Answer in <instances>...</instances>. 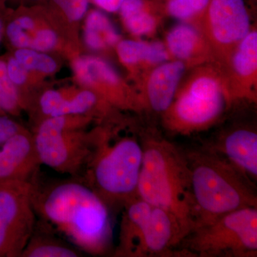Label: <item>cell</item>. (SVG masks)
I'll list each match as a JSON object with an SVG mask.
<instances>
[{
  "mask_svg": "<svg viewBox=\"0 0 257 257\" xmlns=\"http://www.w3.org/2000/svg\"><path fill=\"white\" fill-rule=\"evenodd\" d=\"M32 204L42 220L67 238L79 250L105 254L112 242L109 208L89 186L79 180L32 183Z\"/></svg>",
  "mask_w": 257,
  "mask_h": 257,
  "instance_id": "obj_1",
  "label": "cell"
},
{
  "mask_svg": "<svg viewBox=\"0 0 257 257\" xmlns=\"http://www.w3.org/2000/svg\"><path fill=\"white\" fill-rule=\"evenodd\" d=\"M141 142L143 163L137 195L174 214L189 235L197 226L198 214L186 154L161 137H146Z\"/></svg>",
  "mask_w": 257,
  "mask_h": 257,
  "instance_id": "obj_2",
  "label": "cell"
},
{
  "mask_svg": "<svg viewBox=\"0 0 257 257\" xmlns=\"http://www.w3.org/2000/svg\"><path fill=\"white\" fill-rule=\"evenodd\" d=\"M185 154L197 210L196 226L231 211L257 207L253 182L220 154L207 149Z\"/></svg>",
  "mask_w": 257,
  "mask_h": 257,
  "instance_id": "obj_3",
  "label": "cell"
},
{
  "mask_svg": "<svg viewBox=\"0 0 257 257\" xmlns=\"http://www.w3.org/2000/svg\"><path fill=\"white\" fill-rule=\"evenodd\" d=\"M232 100L222 68L217 62L203 64L179 86L175 99L164 112L167 128L189 135L217 122Z\"/></svg>",
  "mask_w": 257,
  "mask_h": 257,
  "instance_id": "obj_4",
  "label": "cell"
},
{
  "mask_svg": "<svg viewBox=\"0 0 257 257\" xmlns=\"http://www.w3.org/2000/svg\"><path fill=\"white\" fill-rule=\"evenodd\" d=\"M143 148L135 137L114 138L101 130L99 140L82 177L109 209L136 197Z\"/></svg>",
  "mask_w": 257,
  "mask_h": 257,
  "instance_id": "obj_5",
  "label": "cell"
},
{
  "mask_svg": "<svg viewBox=\"0 0 257 257\" xmlns=\"http://www.w3.org/2000/svg\"><path fill=\"white\" fill-rule=\"evenodd\" d=\"M89 118L83 115L52 116L42 120L33 134L42 165L79 179L99 140L101 130L82 131Z\"/></svg>",
  "mask_w": 257,
  "mask_h": 257,
  "instance_id": "obj_6",
  "label": "cell"
},
{
  "mask_svg": "<svg viewBox=\"0 0 257 257\" xmlns=\"http://www.w3.org/2000/svg\"><path fill=\"white\" fill-rule=\"evenodd\" d=\"M201 257H256L257 207L231 211L198 225L182 241Z\"/></svg>",
  "mask_w": 257,
  "mask_h": 257,
  "instance_id": "obj_7",
  "label": "cell"
},
{
  "mask_svg": "<svg viewBox=\"0 0 257 257\" xmlns=\"http://www.w3.org/2000/svg\"><path fill=\"white\" fill-rule=\"evenodd\" d=\"M32 184L0 186V257H20L37 223Z\"/></svg>",
  "mask_w": 257,
  "mask_h": 257,
  "instance_id": "obj_8",
  "label": "cell"
},
{
  "mask_svg": "<svg viewBox=\"0 0 257 257\" xmlns=\"http://www.w3.org/2000/svg\"><path fill=\"white\" fill-rule=\"evenodd\" d=\"M197 27L221 65L251 30L244 0H210Z\"/></svg>",
  "mask_w": 257,
  "mask_h": 257,
  "instance_id": "obj_9",
  "label": "cell"
},
{
  "mask_svg": "<svg viewBox=\"0 0 257 257\" xmlns=\"http://www.w3.org/2000/svg\"><path fill=\"white\" fill-rule=\"evenodd\" d=\"M76 78L84 85L95 88L108 104L126 109H141L136 92L123 85L119 74L109 62L95 56H81L73 62Z\"/></svg>",
  "mask_w": 257,
  "mask_h": 257,
  "instance_id": "obj_10",
  "label": "cell"
},
{
  "mask_svg": "<svg viewBox=\"0 0 257 257\" xmlns=\"http://www.w3.org/2000/svg\"><path fill=\"white\" fill-rule=\"evenodd\" d=\"M41 165L33 134L24 128L0 146V186L32 184Z\"/></svg>",
  "mask_w": 257,
  "mask_h": 257,
  "instance_id": "obj_11",
  "label": "cell"
},
{
  "mask_svg": "<svg viewBox=\"0 0 257 257\" xmlns=\"http://www.w3.org/2000/svg\"><path fill=\"white\" fill-rule=\"evenodd\" d=\"M220 65V64H219ZM232 100L256 99L257 32L251 30L221 64Z\"/></svg>",
  "mask_w": 257,
  "mask_h": 257,
  "instance_id": "obj_12",
  "label": "cell"
},
{
  "mask_svg": "<svg viewBox=\"0 0 257 257\" xmlns=\"http://www.w3.org/2000/svg\"><path fill=\"white\" fill-rule=\"evenodd\" d=\"M187 68L183 62L170 60L145 74L138 94L142 108L165 112L175 99Z\"/></svg>",
  "mask_w": 257,
  "mask_h": 257,
  "instance_id": "obj_13",
  "label": "cell"
},
{
  "mask_svg": "<svg viewBox=\"0 0 257 257\" xmlns=\"http://www.w3.org/2000/svg\"><path fill=\"white\" fill-rule=\"evenodd\" d=\"M187 231L170 211L153 207L145 228L136 257L169 256L187 237Z\"/></svg>",
  "mask_w": 257,
  "mask_h": 257,
  "instance_id": "obj_14",
  "label": "cell"
},
{
  "mask_svg": "<svg viewBox=\"0 0 257 257\" xmlns=\"http://www.w3.org/2000/svg\"><path fill=\"white\" fill-rule=\"evenodd\" d=\"M165 45L171 60L180 61L187 67L216 62L207 38L194 24L175 25L167 33Z\"/></svg>",
  "mask_w": 257,
  "mask_h": 257,
  "instance_id": "obj_15",
  "label": "cell"
},
{
  "mask_svg": "<svg viewBox=\"0 0 257 257\" xmlns=\"http://www.w3.org/2000/svg\"><path fill=\"white\" fill-rule=\"evenodd\" d=\"M217 152L250 182L257 179V134L239 128L228 133L221 140Z\"/></svg>",
  "mask_w": 257,
  "mask_h": 257,
  "instance_id": "obj_16",
  "label": "cell"
},
{
  "mask_svg": "<svg viewBox=\"0 0 257 257\" xmlns=\"http://www.w3.org/2000/svg\"><path fill=\"white\" fill-rule=\"evenodd\" d=\"M91 89H83L66 96L55 89H48L40 96L39 100L40 111L45 118L52 116L85 115L91 114L96 108H106L107 103Z\"/></svg>",
  "mask_w": 257,
  "mask_h": 257,
  "instance_id": "obj_17",
  "label": "cell"
},
{
  "mask_svg": "<svg viewBox=\"0 0 257 257\" xmlns=\"http://www.w3.org/2000/svg\"><path fill=\"white\" fill-rule=\"evenodd\" d=\"M122 208L119 243L115 256L136 257L144 228L150 217L152 206L136 196L127 201Z\"/></svg>",
  "mask_w": 257,
  "mask_h": 257,
  "instance_id": "obj_18",
  "label": "cell"
},
{
  "mask_svg": "<svg viewBox=\"0 0 257 257\" xmlns=\"http://www.w3.org/2000/svg\"><path fill=\"white\" fill-rule=\"evenodd\" d=\"M116 50L121 63L143 76L159 64L171 60L165 43L159 41L120 40Z\"/></svg>",
  "mask_w": 257,
  "mask_h": 257,
  "instance_id": "obj_19",
  "label": "cell"
},
{
  "mask_svg": "<svg viewBox=\"0 0 257 257\" xmlns=\"http://www.w3.org/2000/svg\"><path fill=\"white\" fill-rule=\"evenodd\" d=\"M52 227L40 219L37 221L31 237L20 257H77L79 249L59 239L51 231Z\"/></svg>",
  "mask_w": 257,
  "mask_h": 257,
  "instance_id": "obj_20",
  "label": "cell"
},
{
  "mask_svg": "<svg viewBox=\"0 0 257 257\" xmlns=\"http://www.w3.org/2000/svg\"><path fill=\"white\" fill-rule=\"evenodd\" d=\"M119 12L125 28L134 36L151 35L157 29V5L149 0H125Z\"/></svg>",
  "mask_w": 257,
  "mask_h": 257,
  "instance_id": "obj_21",
  "label": "cell"
},
{
  "mask_svg": "<svg viewBox=\"0 0 257 257\" xmlns=\"http://www.w3.org/2000/svg\"><path fill=\"white\" fill-rule=\"evenodd\" d=\"M84 40L88 48L99 51L116 46L121 40L109 18L100 10H94L86 15Z\"/></svg>",
  "mask_w": 257,
  "mask_h": 257,
  "instance_id": "obj_22",
  "label": "cell"
},
{
  "mask_svg": "<svg viewBox=\"0 0 257 257\" xmlns=\"http://www.w3.org/2000/svg\"><path fill=\"white\" fill-rule=\"evenodd\" d=\"M167 14L182 23L198 25L210 0H164Z\"/></svg>",
  "mask_w": 257,
  "mask_h": 257,
  "instance_id": "obj_23",
  "label": "cell"
},
{
  "mask_svg": "<svg viewBox=\"0 0 257 257\" xmlns=\"http://www.w3.org/2000/svg\"><path fill=\"white\" fill-rule=\"evenodd\" d=\"M36 24L30 16L23 15L13 19L5 25L4 35L12 46L16 49L30 48Z\"/></svg>",
  "mask_w": 257,
  "mask_h": 257,
  "instance_id": "obj_24",
  "label": "cell"
},
{
  "mask_svg": "<svg viewBox=\"0 0 257 257\" xmlns=\"http://www.w3.org/2000/svg\"><path fill=\"white\" fill-rule=\"evenodd\" d=\"M22 106L23 101L18 88L10 80L6 62L0 59V112L16 114Z\"/></svg>",
  "mask_w": 257,
  "mask_h": 257,
  "instance_id": "obj_25",
  "label": "cell"
},
{
  "mask_svg": "<svg viewBox=\"0 0 257 257\" xmlns=\"http://www.w3.org/2000/svg\"><path fill=\"white\" fill-rule=\"evenodd\" d=\"M13 56L29 72L52 74L57 68L56 61L45 52L30 48L16 49Z\"/></svg>",
  "mask_w": 257,
  "mask_h": 257,
  "instance_id": "obj_26",
  "label": "cell"
},
{
  "mask_svg": "<svg viewBox=\"0 0 257 257\" xmlns=\"http://www.w3.org/2000/svg\"><path fill=\"white\" fill-rule=\"evenodd\" d=\"M70 22H78L87 14L89 0H52Z\"/></svg>",
  "mask_w": 257,
  "mask_h": 257,
  "instance_id": "obj_27",
  "label": "cell"
},
{
  "mask_svg": "<svg viewBox=\"0 0 257 257\" xmlns=\"http://www.w3.org/2000/svg\"><path fill=\"white\" fill-rule=\"evenodd\" d=\"M58 41V35L53 30L40 29L34 33L30 49L42 52H50L55 48Z\"/></svg>",
  "mask_w": 257,
  "mask_h": 257,
  "instance_id": "obj_28",
  "label": "cell"
},
{
  "mask_svg": "<svg viewBox=\"0 0 257 257\" xmlns=\"http://www.w3.org/2000/svg\"><path fill=\"white\" fill-rule=\"evenodd\" d=\"M6 62L7 71L10 80L17 87L23 86L28 78L29 71L15 58L10 57Z\"/></svg>",
  "mask_w": 257,
  "mask_h": 257,
  "instance_id": "obj_29",
  "label": "cell"
},
{
  "mask_svg": "<svg viewBox=\"0 0 257 257\" xmlns=\"http://www.w3.org/2000/svg\"><path fill=\"white\" fill-rule=\"evenodd\" d=\"M23 130V126L15 120L5 115L0 114V146Z\"/></svg>",
  "mask_w": 257,
  "mask_h": 257,
  "instance_id": "obj_30",
  "label": "cell"
},
{
  "mask_svg": "<svg viewBox=\"0 0 257 257\" xmlns=\"http://www.w3.org/2000/svg\"><path fill=\"white\" fill-rule=\"evenodd\" d=\"M101 10L107 13H116L125 0H92Z\"/></svg>",
  "mask_w": 257,
  "mask_h": 257,
  "instance_id": "obj_31",
  "label": "cell"
},
{
  "mask_svg": "<svg viewBox=\"0 0 257 257\" xmlns=\"http://www.w3.org/2000/svg\"><path fill=\"white\" fill-rule=\"evenodd\" d=\"M5 23L3 19L0 16V43H1L2 39L4 36Z\"/></svg>",
  "mask_w": 257,
  "mask_h": 257,
  "instance_id": "obj_32",
  "label": "cell"
}]
</instances>
